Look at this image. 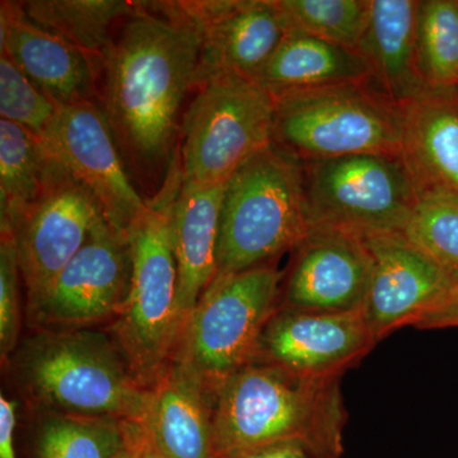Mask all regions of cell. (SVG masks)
Returning a JSON list of instances; mask_svg holds the SVG:
<instances>
[{"mask_svg":"<svg viewBox=\"0 0 458 458\" xmlns=\"http://www.w3.org/2000/svg\"><path fill=\"white\" fill-rule=\"evenodd\" d=\"M200 51V31L179 2H138L117 30L102 62L101 108L137 170L170 158Z\"/></svg>","mask_w":458,"mask_h":458,"instance_id":"cell-1","label":"cell"},{"mask_svg":"<svg viewBox=\"0 0 458 458\" xmlns=\"http://www.w3.org/2000/svg\"><path fill=\"white\" fill-rule=\"evenodd\" d=\"M2 364L31 414L92 415L140 426L146 421L150 390L107 328H35Z\"/></svg>","mask_w":458,"mask_h":458,"instance_id":"cell-2","label":"cell"},{"mask_svg":"<svg viewBox=\"0 0 458 458\" xmlns=\"http://www.w3.org/2000/svg\"><path fill=\"white\" fill-rule=\"evenodd\" d=\"M342 378H311L251 361L213 391L216 454L302 439L344 454Z\"/></svg>","mask_w":458,"mask_h":458,"instance_id":"cell-3","label":"cell"},{"mask_svg":"<svg viewBox=\"0 0 458 458\" xmlns=\"http://www.w3.org/2000/svg\"><path fill=\"white\" fill-rule=\"evenodd\" d=\"M158 197L126 232L131 255L128 300L119 318L108 327L148 390L170 367L182 319L179 279L171 234V207L181 188L180 168L174 165Z\"/></svg>","mask_w":458,"mask_h":458,"instance_id":"cell-4","label":"cell"},{"mask_svg":"<svg viewBox=\"0 0 458 458\" xmlns=\"http://www.w3.org/2000/svg\"><path fill=\"white\" fill-rule=\"evenodd\" d=\"M309 229L302 164L271 143L225 183L216 278L274 264Z\"/></svg>","mask_w":458,"mask_h":458,"instance_id":"cell-5","label":"cell"},{"mask_svg":"<svg viewBox=\"0 0 458 458\" xmlns=\"http://www.w3.org/2000/svg\"><path fill=\"white\" fill-rule=\"evenodd\" d=\"M282 278L276 264L214 278L183 322L171 364L210 396L254 360L262 330L278 306Z\"/></svg>","mask_w":458,"mask_h":458,"instance_id":"cell-6","label":"cell"},{"mask_svg":"<svg viewBox=\"0 0 458 458\" xmlns=\"http://www.w3.org/2000/svg\"><path fill=\"white\" fill-rule=\"evenodd\" d=\"M274 98L273 143L300 161L360 153L400 157V107L369 80L288 90Z\"/></svg>","mask_w":458,"mask_h":458,"instance_id":"cell-7","label":"cell"},{"mask_svg":"<svg viewBox=\"0 0 458 458\" xmlns=\"http://www.w3.org/2000/svg\"><path fill=\"white\" fill-rule=\"evenodd\" d=\"M198 89L181 125V180L183 185H219L273 143L276 98L256 81L233 74Z\"/></svg>","mask_w":458,"mask_h":458,"instance_id":"cell-8","label":"cell"},{"mask_svg":"<svg viewBox=\"0 0 458 458\" xmlns=\"http://www.w3.org/2000/svg\"><path fill=\"white\" fill-rule=\"evenodd\" d=\"M301 164L310 227L361 236L405 231L418 190L401 157L360 153Z\"/></svg>","mask_w":458,"mask_h":458,"instance_id":"cell-9","label":"cell"},{"mask_svg":"<svg viewBox=\"0 0 458 458\" xmlns=\"http://www.w3.org/2000/svg\"><path fill=\"white\" fill-rule=\"evenodd\" d=\"M104 221L106 216L95 195L53 156L38 198L0 221V229L11 232L16 245L27 313Z\"/></svg>","mask_w":458,"mask_h":458,"instance_id":"cell-10","label":"cell"},{"mask_svg":"<svg viewBox=\"0 0 458 458\" xmlns=\"http://www.w3.org/2000/svg\"><path fill=\"white\" fill-rule=\"evenodd\" d=\"M131 280L128 237L107 221L99 223L27 313L29 325L32 330L110 327L125 306Z\"/></svg>","mask_w":458,"mask_h":458,"instance_id":"cell-11","label":"cell"},{"mask_svg":"<svg viewBox=\"0 0 458 458\" xmlns=\"http://www.w3.org/2000/svg\"><path fill=\"white\" fill-rule=\"evenodd\" d=\"M364 238L372 256V276L363 315L377 343L401 327H417L457 294L454 274L403 232Z\"/></svg>","mask_w":458,"mask_h":458,"instance_id":"cell-12","label":"cell"},{"mask_svg":"<svg viewBox=\"0 0 458 458\" xmlns=\"http://www.w3.org/2000/svg\"><path fill=\"white\" fill-rule=\"evenodd\" d=\"M372 276L366 238L346 229L310 227L283 271L278 310L361 311Z\"/></svg>","mask_w":458,"mask_h":458,"instance_id":"cell-13","label":"cell"},{"mask_svg":"<svg viewBox=\"0 0 458 458\" xmlns=\"http://www.w3.org/2000/svg\"><path fill=\"white\" fill-rule=\"evenodd\" d=\"M40 138L51 155L95 195L108 223L126 234L148 201L131 182L101 106L83 102L59 107Z\"/></svg>","mask_w":458,"mask_h":458,"instance_id":"cell-14","label":"cell"},{"mask_svg":"<svg viewBox=\"0 0 458 458\" xmlns=\"http://www.w3.org/2000/svg\"><path fill=\"white\" fill-rule=\"evenodd\" d=\"M181 8L201 35L195 87L219 75L259 82L289 31L278 0H190Z\"/></svg>","mask_w":458,"mask_h":458,"instance_id":"cell-15","label":"cell"},{"mask_svg":"<svg viewBox=\"0 0 458 458\" xmlns=\"http://www.w3.org/2000/svg\"><path fill=\"white\" fill-rule=\"evenodd\" d=\"M361 311L278 310L262 330L252 361L311 378H342L376 346Z\"/></svg>","mask_w":458,"mask_h":458,"instance_id":"cell-16","label":"cell"},{"mask_svg":"<svg viewBox=\"0 0 458 458\" xmlns=\"http://www.w3.org/2000/svg\"><path fill=\"white\" fill-rule=\"evenodd\" d=\"M0 44L2 54L57 106L96 102L101 64L71 42L33 23L20 2L0 5Z\"/></svg>","mask_w":458,"mask_h":458,"instance_id":"cell-17","label":"cell"},{"mask_svg":"<svg viewBox=\"0 0 458 458\" xmlns=\"http://www.w3.org/2000/svg\"><path fill=\"white\" fill-rule=\"evenodd\" d=\"M400 111V157L418 194L458 192V89H426Z\"/></svg>","mask_w":458,"mask_h":458,"instance_id":"cell-18","label":"cell"},{"mask_svg":"<svg viewBox=\"0 0 458 458\" xmlns=\"http://www.w3.org/2000/svg\"><path fill=\"white\" fill-rule=\"evenodd\" d=\"M419 0H369V20L357 51L369 69V81L403 106L428 89L418 68Z\"/></svg>","mask_w":458,"mask_h":458,"instance_id":"cell-19","label":"cell"},{"mask_svg":"<svg viewBox=\"0 0 458 458\" xmlns=\"http://www.w3.org/2000/svg\"><path fill=\"white\" fill-rule=\"evenodd\" d=\"M225 183L200 186L181 182L172 203L171 234L182 325L216 276L219 219Z\"/></svg>","mask_w":458,"mask_h":458,"instance_id":"cell-20","label":"cell"},{"mask_svg":"<svg viewBox=\"0 0 458 458\" xmlns=\"http://www.w3.org/2000/svg\"><path fill=\"white\" fill-rule=\"evenodd\" d=\"M144 432L162 458H216L212 399L170 364L150 388Z\"/></svg>","mask_w":458,"mask_h":458,"instance_id":"cell-21","label":"cell"},{"mask_svg":"<svg viewBox=\"0 0 458 458\" xmlns=\"http://www.w3.org/2000/svg\"><path fill=\"white\" fill-rule=\"evenodd\" d=\"M369 77V65L357 50L289 30L259 83L276 96L288 90L360 82Z\"/></svg>","mask_w":458,"mask_h":458,"instance_id":"cell-22","label":"cell"},{"mask_svg":"<svg viewBox=\"0 0 458 458\" xmlns=\"http://www.w3.org/2000/svg\"><path fill=\"white\" fill-rule=\"evenodd\" d=\"M20 3L33 23L89 54L98 60L101 68L117 30L138 5V2L125 0H27Z\"/></svg>","mask_w":458,"mask_h":458,"instance_id":"cell-23","label":"cell"},{"mask_svg":"<svg viewBox=\"0 0 458 458\" xmlns=\"http://www.w3.org/2000/svg\"><path fill=\"white\" fill-rule=\"evenodd\" d=\"M32 415L35 458H119L140 426L119 419L57 411Z\"/></svg>","mask_w":458,"mask_h":458,"instance_id":"cell-24","label":"cell"},{"mask_svg":"<svg viewBox=\"0 0 458 458\" xmlns=\"http://www.w3.org/2000/svg\"><path fill=\"white\" fill-rule=\"evenodd\" d=\"M51 158L40 137L18 123L0 120V221L38 198Z\"/></svg>","mask_w":458,"mask_h":458,"instance_id":"cell-25","label":"cell"},{"mask_svg":"<svg viewBox=\"0 0 458 458\" xmlns=\"http://www.w3.org/2000/svg\"><path fill=\"white\" fill-rule=\"evenodd\" d=\"M417 56L428 89H458V0H419Z\"/></svg>","mask_w":458,"mask_h":458,"instance_id":"cell-26","label":"cell"},{"mask_svg":"<svg viewBox=\"0 0 458 458\" xmlns=\"http://www.w3.org/2000/svg\"><path fill=\"white\" fill-rule=\"evenodd\" d=\"M295 30L319 40L357 50L367 20L369 0H278Z\"/></svg>","mask_w":458,"mask_h":458,"instance_id":"cell-27","label":"cell"},{"mask_svg":"<svg viewBox=\"0 0 458 458\" xmlns=\"http://www.w3.org/2000/svg\"><path fill=\"white\" fill-rule=\"evenodd\" d=\"M403 233L445 269L458 274V192L445 189L419 192Z\"/></svg>","mask_w":458,"mask_h":458,"instance_id":"cell-28","label":"cell"},{"mask_svg":"<svg viewBox=\"0 0 458 458\" xmlns=\"http://www.w3.org/2000/svg\"><path fill=\"white\" fill-rule=\"evenodd\" d=\"M59 106L7 55L0 54V114L41 137L49 128Z\"/></svg>","mask_w":458,"mask_h":458,"instance_id":"cell-29","label":"cell"},{"mask_svg":"<svg viewBox=\"0 0 458 458\" xmlns=\"http://www.w3.org/2000/svg\"><path fill=\"white\" fill-rule=\"evenodd\" d=\"M21 270L13 236L0 229V357H11L21 342Z\"/></svg>","mask_w":458,"mask_h":458,"instance_id":"cell-30","label":"cell"},{"mask_svg":"<svg viewBox=\"0 0 458 458\" xmlns=\"http://www.w3.org/2000/svg\"><path fill=\"white\" fill-rule=\"evenodd\" d=\"M339 452L322 447L316 443L292 439L245 448V450L223 452L216 458H342Z\"/></svg>","mask_w":458,"mask_h":458,"instance_id":"cell-31","label":"cell"},{"mask_svg":"<svg viewBox=\"0 0 458 458\" xmlns=\"http://www.w3.org/2000/svg\"><path fill=\"white\" fill-rule=\"evenodd\" d=\"M18 401L7 394H0V458H18L16 429Z\"/></svg>","mask_w":458,"mask_h":458,"instance_id":"cell-32","label":"cell"},{"mask_svg":"<svg viewBox=\"0 0 458 458\" xmlns=\"http://www.w3.org/2000/svg\"><path fill=\"white\" fill-rule=\"evenodd\" d=\"M458 283V274H454ZM458 327V292L445 309L434 313L419 324L420 330H437V328Z\"/></svg>","mask_w":458,"mask_h":458,"instance_id":"cell-33","label":"cell"},{"mask_svg":"<svg viewBox=\"0 0 458 458\" xmlns=\"http://www.w3.org/2000/svg\"><path fill=\"white\" fill-rule=\"evenodd\" d=\"M119 458H153L152 445L143 426H138L128 450Z\"/></svg>","mask_w":458,"mask_h":458,"instance_id":"cell-34","label":"cell"},{"mask_svg":"<svg viewBox=\"0 0 458 458\" xmlns=\"http://www.w3.org/2000/svg\"><path fill=\"white\" fill-rule=\"evenodd\" d=\"M152 450H153V458H162L161 456H159L158 452H157L155 450V448H153V445H152Z\"/></svg>","mask_w":458,"mask_h":458,"instance_id":"cell-35","label":"cell"}]
</instances>
